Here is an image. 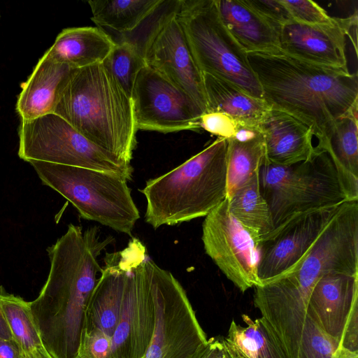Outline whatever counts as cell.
<instances>
[{
	"mask_svg": "<svg viewBox=\"0 0 358 358\" xmlns=\"http://www.w3.org/2000/svg\"><path fill=\"white\" fill-rule=\"evenodd\" d=\"M339 358H358V354L348 352H343L341 354Z\"/></svg>",
	"mask_w": 358,
	"mask_h": 358,
	"instance_id": "obj_40",
	"label": "cell"
},
{
	"mask_svg": "<svg viewBox=\"0 0 358 358\" xmlns=\"http://www.w3.org/2000/svg\"><path fill=\"white\" fill-rule=\"evenodd\" d=\"M0 358H24L23 351L13 339L0 338Z\"/></svg>",
	"mask_w": 358,
	"mask_h": 358,
	"instance_id": "obj_37",
	"label": "cell"
},
{
	"mask_svg": "<svg viewBox=\"0 0 358 358\" xmlns=\"http://www.w3.org/2000/svg\"><path fill=\"white\" fill-rule=\"evenodd\" d=\"M258 127L268 162L291 166L310 160L313 156L311 129L288 113L271 108Z\"/></svg>",
	"mask_w": 358,
	"mask_h": 358,
	"instance_id": "obj_17",
	"label": "cell"
},
{
	"mask_svg": "<svg viewBox=\"0 0 358 358\" xmlns=\"http://www.w3.org/2000/svg\"><path fill=\"white\" fill-rule=\"evenodd\" d=\"M266 157L263 136L257 127L241 126L227 139V198L259 171Z\"/></svg>",
	"mask_w": 358,
	"mask_h": 358,
	"instance_id": "obj_23",
	"label": "cell"
},
{
	"mask_svg": "<svg viewBox=\"0 0 358 358\" xmlns=\"http://www.w3.org/2000/svg\"><path fill=\"white\" fill-rule=\"evenodd\" d=\"M339 206L295 214L260 238L255 243L257 275L260 285L280 276L296 265L306 256Z\"/></svg>",
	"mask_w": 358,
	"mask_h": 358,
	"instance_id": "obj_13",
	"label": "cell"
},
{
	"mask_svg": "<svg viewBox=\"0 0 358 358\" xmlns=\"http://www.w3.org/2000/svg\"><path fill=\"white\" fill-rule=\"evenodd\" d=\"M131 99L138 130L167 134L201 129L203 113L197 104L146 65L136 78Z\"/></svg>",
	"mask_w": 358,
	"mask_h": 358,
	"instance_id": "obj_12",
	"label": "cell"
},
{
	"mask_svg": "<svg viewBox=\"0 0 358 358\" xmlns=\"http://www.w3.org/2000/svg\"><path fill=\"white\" fill-rule=\"evenodd\" d=\"M357 303L358 275L330 272L321 276L313 286L307 314L339 343L350 312Z\"/></svg>",
	"mask_w": 358,
	"mask_h": 358,
	"instance_id": "obj_16",
	"label": "cell"
},
{
	"mask_svg": "<svg viewBox=\"0 0 358 358\" xmlns=\"http://www.w3.org/2000/svg\"><path fill=\"white\" fill-rule=\"evenodd\" d=\"M192 358H234L224 337H211L195 352Z\"/></svg>",
	"mask_w": 358,
	"mask_h": 358,
	"instance_id": "obj_36",
	"label": "cell"
},
{
	"mask_svg": "<svg viewBox=\"0 0 358 358\" xmlns=\"http://www.w3.org/2000/svg\"><path fill=\"white\" fill-rule=\"evenodd\" d=\"M207 101L206 112L225 113L241 125L257 127L271 110L262 99L214 76L202 73Z\"/></svg>",
	"mask_w": 358,
	"mask_h": 358,
	"instance_id": "obj_22",
	"label": "cell"
},
{
	"mask_svg": "<svg viewBox=\"0 0 358 358\" xmlns=\"http://www.w3.org/2000/svg\"><path fill=\"white\" fill-rule=\"evenodd\" d=\"M227 199L231 215L255 243L273 229L269 208L260 192L259 171Z\"/></svg>",
	"mask_w": 358,
	"mask_h": 358,
	"instance_id": "obj_25",
	"label": "cell"
},
{
	"mask_svg": "<svg viewBox=\"0 0 358 358\" xmlns=\"http://www.w3.org/2000/svg\"><path fill=\"white\" fill-rule=\"evenodd\" d=\"M38 358H51L43 348L36 350Z\"/></svg>",
	"mask_w": 358,
	"mask_h": 358,
	"instance_id": "obj_39",
	"label": "cell"
},
{
	"mask_svg": "<svg viewBox=\"0 0 358 358\" xmlns=\"http://www.w3.org/2000/svg\"><path fill=\"white\" fill-rule=\"evenodd\" d=\"M52 113L99 148L131 164L138 131L133 101L103 62L73 69L58 91Z\"/></svg>",
	"mask_w": 358,
	"mask_h": 358,
	"instance_id": "obj_3",
	"label": "cell"
},
{
	"mask_svg": "<svg viewBox=\"0 0 358 358\" xmlns=\"http://www.w3.org/2000/svg\"><path fill=\"white\" fill-rule=\"evenodd\" d=\"M271 108L308 126L324 150L341 118L358 113V76L350 71L313 64L282 52L247 53Z\"/></svg>",
	"mask_w": 358,
	"mask_h": 358,
	"instance_id": "obj_2",
	"label": "cell"
},
{
	"mask_svg": "<svg viewBox=\"0 0 358 358\" xmlns=\"http://www.w3.org/2000/svg\"><path fill=\"white\" fill-rule=\"evenodd\" d=\"M357 113L338 120L324 150L336 167L338 179L349 201L358 200Z\"/></svg>",
	"mask_w": 358,
	"mask_h": 358,
	"instance_id": "obj_24",
	"label": "cell"
},
{
	"mask_svg": "<svg viewBox=\"0 0 358 358\" xmlns=\"http://www.w3.org/2000/svg\"><path fill=\"white\" fill-rule=\"evenodd\" d=\"M202 231L206 253L237 288L260 285L255 243L231 215L227 198L206 216Z\"/></svg>",
	"mask_w": 358,
	"mask_h": 358,
	"instance_id": "obj_14",
	"label": "cell"
},
{
	"mask_svg": "<svg viewBox=\"0 0 358 358\" xmlns=\"http://www.w3.org/2000/svg\"><path fill=\"white\" fill-rule=\"evenodd\" d=\"M19 157L85 168L132 179L133 167L99 148L78 132L65 120L49 113L21 120L18 129Z\"/></svg>",
	"mask_w": 358,
	"mask_h": 358,
	"instance_id": "obj_8",
	"label": "cell"
},
{
	"mask_svg": "<svg viewBox=\"0 0 358 358\" xmlns=\"http://www.w3.org/2000/svg\"><path fill=\"white\" fill-rule=\"evenodd\" d=\"M339 343L307 314L296 358H338Z\"/></svg>",
	"mask_w": 358,
	"mask_h": 358,
	"instance_id": "obj_30",
	"label": "cell"
},
{
	"mask_svg": "<svg viewBox=\"0 0 358 358\" xmlns=\"http://www.w3.org/2000/svg\"><path fill=\"white\" fill-rule=\"evenodd\" d=\"M115 43L98 27H69L57 35L47 52L58 62L77 69L103 62Z\"/></svg>",
	"mask_w": 358,
	"mask_h": 358,
	"instance_id": "obj_21",
	"label": "cell"
},
{
	"mask_svg": "<svg viewBox=\"0 0 358 358\" xmlns=\"http://www.w3.org/2000/svg\"><path fill=\"white\" fill-rule=\"evenodd\" d=\"M0 338L12 340V334L0 309Z\"/></svg>",
	"mask_w": 358,
	"mask_h": 358,
	"instance_id": "obj_38",
	"label": "cell"
},
{
	"mask_svg": "<svg viewBox=\"0 0 358 358\" xmlns=\"http://www.w3.org/2000/svg\"><path fill=\"white\" fill-rule=\"evenodd\" d=\"M112 340L102 331L83 329L78 358H110Z\"/></svg>",
	"mask_w": 358,
	"mask_h": 358,
	"instance_id": "obj_32",
	"label": "cell"
},
{
	"mask_svg": "<svg viewBox=\"0 0 358 358\" xmlns=\"http://www.w3.org/2000/svg\"><path fill=\"white\" fill-rule=\"evenodd\" d=\"M29 163L41 182L68 200L83 218L132 236L140 214L124 178L81 167Z\"/></svg>",
	"mask_w": 358,
	"mask_h": 358,
	"instance_id": "obj_5",
	"label": "cell"
},
{
	"mask_svg": "<svg viewBox=\"0 0 358 358\" xmlns=\"http://www.w3.org/2000/svg\"><path fill=\"white\" fill-rule=\"evenodd\" d=\"M246 2L264 17L282 25L292 20L289 13L280 0H245Z\"/></svg>",
	"mask_w": 358,
	"mask_h": 358,
	"instance_id": "obj_34",
	"label": "cell"
},
{
	"mask_svg": "<svg viewBox=\"0 0 358 358\" xmlns=\"http://www.w3.org/2000/svg\"><path fill=\"white\" fill-rule=\"evenodd\" d=\"M23 355L24 358H38L36 350L28 352H23Z\"/></svg>",
	"mask_w": 358,
	"mask_h": 358,
	"instance_id": "obj_41",
	"label": "cell"
},
{
	"mask_svg": "<svg viewBox=\"0 0 358 358\" xmlns=\"http://www.w3.org/2000/svg\"><path fill=\"white\" fill-rule=\"evenodd\" d=\"M295 22L309 24H326L331 23L334 17H331L327 11L316 2L310 0H280Z\"/></svg>",
	"mask_w": 358,
	"mask_h": 358,
	"instance_id": "obj_31",
	"label": "cell"
},
{
	"mask_svg": "<svg viewBox=\"0 0 358 358\" xmlns=\"http://www.w3.org/2000/svg\"><path fill=\"white\" fill-rule=\"evenodd\" d=\"M114 241L101 239L99 229L69 224L47 248L50 266L39 295L30 301L44 350L51 358H78L90 294L102 267L99 256Z\"/></svg>",
	"mask_w": 358,
	"mask_h": 358,
	"instance_id": "obj_1",
	"label": "cell"
},
{
	"mask_svg": "<svg viewBox=\"0 0 358 358\" xmlns=\"http://www.w3.org/2000/svg\"><path fill=\"white\" fill-rule=\"evenodd\" d=\"M121 251L125 285L119 321L111 338L110 358H143L155 329V289L159 266L138 238L131 237Z\"/></svg>",
	"mask_w": 358,
	"mask_h": 358,
	"instance_id": "obj_9",
	"label": "cell"
},
{
	"mask_svg": "<svg viewBox=\"0 0 358 358\" xmlns=\"http://www.w3.org/2000/svg\"><path fill=\"white\" fill-rule=\"evenodd\" d=\"M339 349L358 354V303L355 304L345 324Z\"/></svg>",
	"mask_w": 358,
	"mask_h": 358,
	"instance_id": "obj_35",
	"label": "cell"
},
{
	"mask_svg": "<svg viewBox=\"0 0 358 358\" xmlns=\"http://www.w3.org/2000/svg\"><path fill=\"white\" fill-rule=\"evenodd\" d=\"M176 1H166L150 24L141 45L145 65L207 110L203 74L198 68L178 18Z\"/></svg>",
	"mask_w": 358,
	"mask_h": 358,
	"instance_id": "obj_10",
	"label": "cell"
},
{
	"mask_svg": "<svg viewBox=\"0 0 358 358\" xmlns=\"http://www.w3.org/2000/svg\"><path fill=\"white\" fill-rule=\"evenodd\" d=\"M242 318L247 326L232 320L224 337L234 358H289L262 317L252 320L244 314Z\"/></svg>",
	"mask_w": 358,
	"mask_h": 358,
	"instance_id": "obj_27",
	"label": "cell"
},
{
	"mask_svg": "<svg viewBox=\"0 0 358 358\" xmlns=\"http://www.w3.org/2000/svg\"><path fill=\"white\" fill-rule=\"evenodd\" d=\"M220 18L247 53H279L281 25L270 20L245 0H215Z\"/></svg>",
	"mask_w": 358,
	"mask_h": 358,
	"instance_id": "obj_19",
	"label": "cell"
},
{
	"mask_svg": "<svg viewBox=\"0 0 358 358\" xmlns=\"http://www.w3.org/2000/svg\"><path fill=\"white\" fill-rule=\"evenodd\" d=\"M124 285L122 251L106 252L101 275L87 302L83 329H96L112 338L119 321Z\"/></svg>",
	"mask_w": 358,
	"mask_h": 358,
	"instance_id": "obj_18",
	"label": "cell"
},
{
	"mask_svg": "<svg viewBox=\"0 0 358 358\" xmlns=\"http://www.w3.org/2000/svg\"><path fill=\"white\" fill-rule=\"evenodd\" d=\"M240 126L231 117L219 112H206L200 119L201 129L226 139L234 137Z\"/></svg>",
	"mask_w": 358,
	"mask_h": 358,
	"instance_id": "obj_33",
	"label": "cell"
},
{
	"mask_svg": "<svg viewBox=\"0 0 358 358\" xmlns=\"http://www.w3.org/2000/svg\"><path fill=\"white\" fill-rule=\"evenodd\" d=\"M357 23V10L348 17H334L326 24L309 25L292 20L281 25L280 51L313 64L349 71L346 37Z\"/></svg>",
	"mask_w": 358,
	"mask_h": 358,
	"instance_id": "obj_15",
	"label": "cell"
},
{
	"mask_svg": "<svg viewBox=\"0 0 358 358\" xmlns=\"http://www.w3.org/2000/svg\"><path fill=\"white\" fill-rule=\"evenodd\" d=\"M73 69L46 51L27 80L22 83L16 111L21 120L52 113L58 91Z\"/></svg>",
	"mask_w": 358,
	"mask_h": 358,
	"instance_id": "obj_20",
	"label": "cell"
},
{
	"mask_svg": "<svg viewBox=\"0 0 358 358\" xmlns=\"http://www.w3.org/2000/svg\"><path fill=\"white\" fill-rule=\"evenodd\" d=\"M144 358V357H143Z\"/></svg>",
	"mask_w": 358,
	"mask_h": 358,
	"instance_id": "obj_42",
	"label": "cell"
},
{
	"mask_svg": "<svg viewBox=\"0 0 358 358\" xmlns=\"http://www.w3.org/2000/svg\"><path fill=\"white\" fill-rule=\"evenodd\" d=\"M166 0H91L92 20L99 27L125 34L136 30L164 5Z\"/></svg>",
	"mask_w": 358,
	"mask_h": 358,
	"instance_id": "obj_26",
	"label": "cell"
},
{
	"mask_svg": "<svg viewBox=\"0 0 358 358\" xmlns=\"http://www.w3.org/2000/svg\"><path fill=\"white\" fill-rule=\"evenodd\" d=\"M155 324L144 358H192L207 341L183 287L159 267L155 281Z\"/></svg>",
	"mask_w": 358,
	"mask_h": 358,
	"instance_id": "obj_11",
	"label": "cell"
},
{
	"mask_svg": "<svg viewBox=\"0 0 358 358\" xmlns=\"http://www.w3.org/2000/svg\"><path fill=\"white\" fill-rule=\"evenodd\" d=\"M259 181L273 229L295 214L349 201L329 155L315 147L310 160L291 166L266 159L259 169Z\"/></svg>",
	"mask_w": 358,
	"mask_h": 358,
	"instance_id": "obj_6",
	"label": "cell"
},
{
	"mask_svg": "<svg viewBox=\"0 0 358 358\" xmlns=\"http://www.w3.org/2000/svg\"><path fill=\"white\" fill-rule=\"evenodd\" d=\"M0 309L10 329L13 339L24 352L43 348L35 324L30 302L0 287Z\"/></svg>",
	"mask_w": 358,
	"mask_h": 358,
	"instance_id": "obj_28",
	"label": "cell"
},
{
	"mask_svg": "<svg viewBox=\"0 0 358 358\" xmlns=\"http://www.w3.org/2000/svg\"><path fill=\"white\" fill-rule=\"evenodd\" d=\"M178 18L202 73L225 80L252 96L262 91L247 54L223 24L215 0H176Z\"/></svg>",
	"mask_w": 358,
	"mask_h": 358,
	"instance_id": "obj_7",
	"label": "cell"
},
{
	"mask_svg": "<svg viewBox=\"0 0 358 358\" xmlns=\"http://www.w3.org/2000/svg\"><path fill=\"white\" fill-rule=\"evenodd\" d=\"M227 139L214 141L171 171L146 182L145 220L154 229L206 217L227 198Z\"/></svg>",
	"mask_w": 358,
	"mask_h": 358,
	"instance_id": "obj_4",
	"label": "cell"
},
{
	"mask_svg": "<svg viewBox=\"0 0 358 358\" xmlns=\"http://www.w3.org/2000/svg\"><path fill=\"white\" fill-rule=\"evenodd\" d=\"M125 93L131 98L136 78L145 62L138 44L129 39L116 42L103 62Z\"/></svg>",
	"mask_w": 358,
	"mask_h": 358,
	"instance_id": "obj_29",
	"label": "cell"
}]
</instances>
